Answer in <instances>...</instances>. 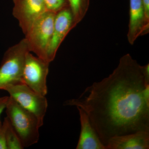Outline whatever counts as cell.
I'll return each mask as SVG.
<instances>
[{
  "label": "cell",
  "instance_id": "6da1fadb",
  "mask_svg": "<svg viewBox=\"0 0 149 149\" xmlns=\"http://www.w3.org/2000/svg\"><path fill=\"white\" fill-rule=\"evenodd\" d=\"M64 105L79 107L86 112L105 147L112 137L149 131V85L143 66L129 54L120 58L109 76Z\"/></svg>",
  "mask_w": 149,
  "mask_h": 149
},
{
  "label": "cell",
  "instance_id": "7a4b0ae2",
  "mask_svg": "<svg viewBox=\"0 0 149 149\" xmlns=\"http://www.w3.org/2000/svg\"><path fill=\"white\" fill-rule=\"evenodd\" d=\"M7 117L24 148L38 143L42 126L34 115L20 106L10 96L6 107Z\"/></svg>",
  "mask_w": 149,
  "mask_h": 149
},
{
  "label": "cell",
  "instance_id": "3957f363",
  "mask_svg": "<svg viewBox=\"0 0 149 149\" xmlns=\"http://www.w3.org/2000/svg\"><path fill=\"white\" fill-rule=\"evenodd\" d=\"M29 52L24 38L6 51L0 66V90H4L9 85L22 83L25 56Z\"/></svg>",
  "mask_w": 149,
  "mask_h": 149
},
{
  "label": "cell",
  "instance_id": "277c9868",
  "mask_svg": "<svg viewBox=\"0 0 149 149\" xmlns=\"http://www.w3.org/2000/svg\"><path fill=\"white\" fill-rule=\"evenodd\" d=\"M56 14L55 13L47 11L34 22L25 35L24 39L29 52L47 61Z\"/></svg>",
  "mask_w": 149,
  "mask_h": 149
},
{
  "label": "cell",
  "instance_id": "5b68a950",
  "mask_svg": "<svg viewBox=\"0 0 149 149\" xmlns=\"http://www.w3.org/2000/svg\"><path fill=\"white\" fill-rule=\"evenodd\" d=\"M4 90L20 106L34 115L42 126L48 106L45 96L38 94L23 83L9 85Z\"/></svg>",
  "mask_w": 149,
  "mask_h": 149
},
{
  "label": "cell",
  "instance_id": "8992f818",
  "mask_svg": "<svg viewBox=\"0 0 149 149\" xmlns=\"http://www.w3.org/2000/svg\"><path fill=\"white\" fill-rule=\"evenodd\" d=\"M49 64L28 52L23 66L22 83L38 94L46 96L48 93L47 82Z\"/></svg>",
  "mask_w": 149,
  "mask_h": 149
},
{
  "label": "cell",
  "instance_id": "52a82bcc",
  "mask_svg": "<svg viewBox=\"0 0 149 149\" xmlns=\"http://www.w3.org/2000/svg\"><path fill=\"white\" fill-rule=\"evenodd\" d=\"M76 27L73 15L69 7L56 13L53 30L47 54V60L50 63L53 61L61 46L70 30Z\"/></svg>",
  "mask_w": 149,
  "mask_h": 149
},
{
  "label": "cell",
  "instance_id": "ba28073f",
  "mask_svg": "<svg viewBox=\"0 0 149 149\" xmlns=\"http://www.w3.org/2000/svg\"><path fill=\"white\" fill-rule=\"evenodd\" d=\"M13 15L25 35L34 22L47 11L44 0H13Z\"/></svg>",
  "mask_w": 149,
  "mask_h": 149
},
{
  "label": "cell",
  "instance_id": "9c48e42d",
  "mask_svg": "<svg viewBox=\"0 0 149 149\" xmlns=\"http://www.w3.org/2000/svg\"><path fill=\"white\" fill-rule=\"evenodd\" d=\"M149 31V23L145 18L142 0H130L128 42L133 45L138 37L148 34Z\"/></svg>",
  "mask_w": 149,
  "mask_h": 149
},
{
  "label": "cell",
  "instance_id": "30bf717a",
  "mask_svg": "<svg viewBox=\"0 0 149 149\" xmlns=\"http://www.w3.org/2000/svg\"><path fill=\"white\" fill-rule=\"evenodd\" d=\"M106 149H149V131L112 137L108 141Z\"/></svg>",
  "mask_w": 149,
  "mask_h": 149
},
{
  "label": "cell",
  "instance_id": "8fae6325",
  "mask_svg": "<svg viewBox=\"0 0 149 149\" xmlns=\"http://www.w3.org/2000/svg\"><path fill=\"white\" fill-rule=\"evenodd\" d=\"M80 116L81 130L76 149H106L91 125L87 113L77 107Z\"/></svg>",
  "mask_w": 149,
  "mask_h": 149
},
{
  "label": "cell",
  "instance_id": "7c38bea8",
  "mask_svg": "<svg viewBox=\"0 0 149 149\" xmlns=\"http://www.w3.org/2000/svg\"><path fill=\"white\" fill-rule=\"evenodd\" d=\"M75 26L83 20L89 9L90 0H67Z\"/></svg>",
  "mask_w": 149,
  "mask_h": 149
},
{
  "label": "cell",
  "instance_id": "4fadbf2b",
  "mask_svg": "<svg viewBox=\"0 0 149 149\" xmlns=\"http://www.w3.org/2000/svg\"><path fill=\"white\" fill-rule=\"evenodd\" d=\"M6 140L7 149L24 148L18 136L12 127L9 120L6 129Z\"/></svg>",
  "mask_w": 149,
  "mask_h": 149
},
{
  "label": "cell",
  "instance_id": "5bb4252c",
  "mask_svg": "<svg viewBox=\"0 0 149 149\" xmlns=\"http://www.w3.org/2000/svg\"><path fill=\"white\" fill-rule=\"evenodd\" d=\"M48 11L56 13L65 8L69 7L67 0H44Z\"/></svg>",
  "mask_w": 149,
  "mask_h": 149
},
{
  "label": "cell",
  "instance_id": "9a60e30c",
  "mask_svg": "<svg viewBox=\"0 0 149 149\" xmlns=\"http://www.w3.org/2000/svg\"><path fill=\"white\" fill-rule=\"evenodd\" d=\"M8 118L6 117L2 124L0 125V149H7L6 144V131L8 123Z\"/></svg>",
  "mask_w": 149,
  "mask_h": 149
},
{
  "label": "cell",
  "instance_id": "2e32d148",
  "mask_svg": "<svg viewBox=\"0 0 149 149\" xmlns=\"http://www.w3.org/2000/svg\"><path fill=\"white\" fill-rule=\"evenodd\" d=\"M145 18L149 23V0H142Z\"/></svg>",
  "mask_w": 149,
  "mask_h": 149
},
{
  "label": "cell",
  "instance_id": "e0dca14e",
  "mask_svg": "<svg viewBox=\"0 0 149 149\" xmlns=\"http://www.w3.org/2000/svg\"><path fill=\"white\" fill-rule=\"evenodd\" d=\"M9 96H5V97H0V116L2 113L5 109L8 101ZM1 123L0 122V125Z\"/></svg>",
  "mask_w": 149,
  "mask_h": 149
}]
</instances>
